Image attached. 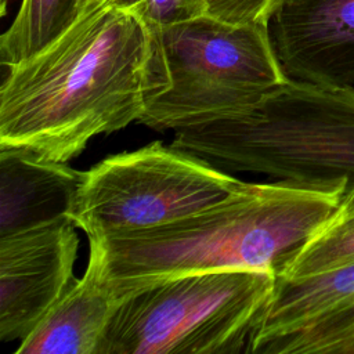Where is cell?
<instances>
[{
    "label": "cell",
    "mask_w": 354,
    "mask_h": 354,
    "mask_svg": "<svg viewBox=\"0 0 354 354\" xmlns=\"http://www.w3.org/2000/svg\"><path fill=\"white\" fill-rule=\"evenodd\" d=\"M0 148L68 162L95 136L141 118L163 87L159 28L112 0H90L58 37L4 66Z\"/></svg>",
    "instance_id": "cell-1"
},
{
    "label": "cell",
    "mask_w": 354,
    "mask_h": 354,
    "mask_svg": "<svg viewBox=\"0 0 354 354\" xmlns=\"http://www.w3.org/2000/svg\"><path fill=\"white\" fill-rule=\"evenodd\" d=\"M344 189L245 183L225 201L147 230L98 238L106 278L123 297L151 282L194 272L270 270L335 212Z\"/></svg>",
    "instance_id": "cell-2"
},
{
    "label": "cell",
    "mask_w": 354,
    "mask_h": 354,
    "mask_svg": "<svg viewBox=\"0 0 354 354\" xmlns=\"http://www.w3.org/2000/svg\"><path fill=\"white\" fill-rule=\"evenodd\" d=\"M171 145L221 170L348 191L354 188V87L288 79L243 116L174 130Z\"/></svg>",
    "instance_id": "cell-3"
},
{
    "label": "cell",
    "mask_w": 354,
    "mask_h": 354,
    "mask_svg": "<svg viewBox=\"0 0 354 354\" xmlns=\"http://www.w3.org/2000/svg\"><path fill=\"white\" fill-rule=\"evenodd\" d=\"M270 270L194 272L123 296L98 354L248 353L272 295Z\"/></svg>",
    "instance_id": "cell-4"
},
{
    "label": "cell",
    "mask_w": 354,
    "mask_h": 354,
    "mask_svg": "<svg viewBox=\"0 0 354 354\" xmlns=\"http://www.w3.org/2000/svg\"><path fill=\"white\" fill-rule=\"evenodd\" d=\"M165 84L140 123L178 130L249 113L286 77L268 25H231L202 15L159 29Z\"/></svg>",
    "instance_id": "cell-5"
},
{
    "label": "cell",
    "mask_w": 354,
    "mask_h": 354,
    "mask_svg": "<svg viewBox=\"0 0 354 354\" xmlns=\"http://www.w3.org/2000/svg\"><path fill=\"white\" fill-rule=\"evenodd\" d=\"M243 184L199 156L155 141L84 171L71 220L88 236L147 230L220 203Z\"/></svg>",
    "instance_id": "cell-6"
},
{
    "label": "cell",
    "mask_w": 354,
    "mask_h": 354,
    "mask_svg": "<svg viewBox=\"0 0 354 354\" xmlns=\"http://www.w3.org/2000/svg\"><path fill=\"white\" fill-rule=\"evenodd\" d=\"M76 225L65 218L0 238V339L22 340L76 279Z\"/></svg>",
    "instance_id": "cell-7"
},
{
    "label": "cell",
    "mask_w": 354,
    "mask_h": 354,
    "mask_svg": "<svg viewBox=\"0 0 354 354\" xmlns=\"http://www.w3.org/2000/svg\"><path fill=\"white\" fill-rule=\"evenodd\" d=\"M268 33L286 77L354 84V0H283Z\"/></svg>",
    "instance_id": "cell-8"
},
{
    "label": "cell",
    "mask_w": 354,
    "mask_h": 354,
    "mask_svg": "<svg viewBox=\"0 0 354 354\" xmlns=\"http://www.w3.org/2000/svg\"><path fill=\"white\" fill-rule=\"evenodd\" d=\"M86 271L75 279L40 322L22 339L17 354H98L108 325L122 299L104 270L102 246L88 236Z\"/></svg>",
    "instance_id": "cell-9"
},
{
    "label": "cell",
    "mask_w": 354,
    "mask_h": 354,
    "mask_svg": "<svg viewBox=\"0 0 354 354\" xmlns=\"http://www.w3.org/2000/svg\"><path fill=\"white\" fill-rule=\"evenodd\" d=\"M84 171L18 147L0 148V238L71 220ZM72 221V220H71Z\"/></svg>",
    "instance_id": "cell-10"
},
{
    "label": "cell",
    "mask_w": 354,
    "mask_h": 354,
    "mask_svg": "<svg viewBox=\"0 0 354 354\" xmlns=\"http://www.w3.org/2000/svg\"><path fill=\"white\" fill-rule=\"evenodd\" d=\"M351 303H354V263L299 279L277 277L272 295L250 342L290 330Z\"/></svg>",
    "instance_id": "cell-11"
},
{
    "label": "cell",
    "mask_w": 354,
    "mask_h": 354,
    "mask_svg": "<svg viewBox=\"0 0 354 354\" xmlns=\"http://www.w3.org/2000/svg\"><path fill=\"white\" fill-rule=\"evenodd\" d=\"M90 0H22L0 37L3 66L21 62L58 37L82 14Z\"/></svg>",
    "instance_id": "cell-12"
},
{
    "label": "cell",
    "mask_w": 354,
    "mask_h": 354,
    "mask_svg": "<svg viewBox=\"0 0 354 354\" xmlns=\"http://www.w3.org/2000/svg\"><path fill=\"white\" fill-rule=\"evenodd\" d=\"M354 263V188L329 218L283 263L277 277L299 279Z\"/></svg>",
    "instance_id": "cell-13"
},
{
    "label": "cell",
    "mask_w": 354,
    "mask_h": 354,
    "mask_svg": "<svg viewBox=\"0 0 354 354\" xmlns=\"http://www.w3.org/2000/svg\"><path fill=\"white\" fill-rule=\"evenodd\" d=\"M256 354H354V303L290 330L250 342Z\"/></svg>",
    "instance_id": "cell-14"
},
{
    "label": "cell",
    "mask_w": 354,
    "mask_h": 354,
    "mask_svg": "<svg viewBox=\"0 0 354 354\" xmlns=\"http://www.w3.org/2000/svg\"><path fill=\"white\" fill-rule=\"evenodd\" d=\"M131 10L151 25L162 29L206 15L205 0H112Z\"/></svg>",
    "instance_id": "cell-15"
},
{
    "label": "cell",
    "mask_w": 354,
    "mask_h": 354,
    "mask_svg": "<svg viewBox=\"0 0 354 354\" xmlns=\"http://www.w3.org/2000/svg\"><path fill=\"white\" fill-rule=\"evenodd\" d=\"M283 0H205L206 15L231 25H268Z\"/></svg>",
    "instance_id": "cell-16"
}]
</instances>
